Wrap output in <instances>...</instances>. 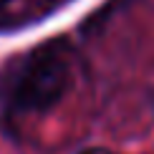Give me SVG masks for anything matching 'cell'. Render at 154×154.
I'll use <instances>...</instances> for the list:
<instances>
[{"label": "cell", "instance_id": "cell-1", "mask_svg": "<svg viewBox=\"0 0 154 154\" xmlns=\"http://www.w3.org/2000/svg\"><path fill=\"white\" fill-rule=\"evenodd\" d=\"M71 83V68L61 48L38 46L25 56L8 83V99L20 111H46L61 101Z\"/></svg>", "mask_w": 154, "mask_h": 154}, {"label": "cell", "instance_id": "cell-2", "mask_svg": "<svg viewBox=\"0 0 154 154\" xmlns=\"http://www.w3.org/2000/svg\"><path fill=\"white\" fill-rule=\"evenodd\" d=\"M81 154H111L109 149H101V146H91V149H83Z\"/></svg>", "mask_w": 154, "mask_h": 154}, {"label": "cell", "instance_id": "cell-3", "mask_svg": "<svg viewBox=\"0 0 154 154\" xmlns=\"http://www.w3.org/2000/svg\"><path fill=\"white\" fill-rule=\"evenodd\" d=\"M8 3H13V0H0V8H5Z\"/></svg>", "mask_w": 154, "mask_h": 154}]
</instances>
